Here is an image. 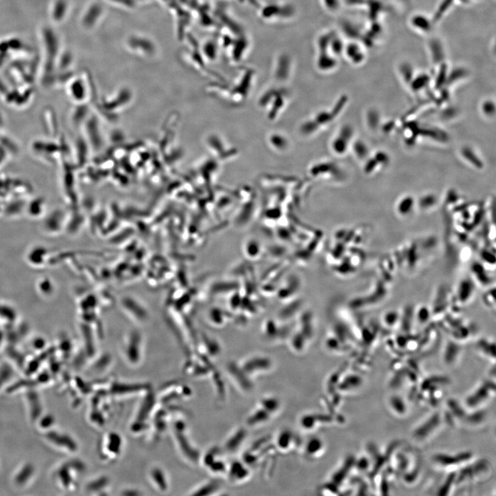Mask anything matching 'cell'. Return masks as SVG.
I'll return each instance as SVG.
<instances>
[{
    "mask_svg": "<svg viewBox=\"0 0 496 496\" xmlns=\"http://www.w3.org/2000/svg\"><path fill=\"white\" fill-rule=\"evenodd\" d=\"M174 444L178 453L188 464L194 465L200 462L201 455L192 443L183 419H176L172 423Z\"/></svg>",
    "mask_w": 496,
    "mask_h": 496,
    "instance_id": "cell-1",
    "label": "cell"
},
{
    "mask_svg": "<svg viewBox=\"0 0 496 496\" xmlns=\"http://www.w3.org/2000/svg\"><path fill=\"white\" fill-rule=\"evenodd\" d=\"M142 398L143 400L140 404L138 405L130 422V431L137 434H141L147 430L150 419L156 407V396H154L150 391Z\"/></svg>",
    "mask_w": 496,
    "mask_h": 496,
    "instance_id": "cell-2",
    "label": "cell"
},
{
    "mask_svg": "<svg viewBox=\"0 0 496 496\" xmlns=\"http://www.w3.org/2000/svg\"><path fill=\"white\" fill-rule=\"evenodd\" d=\"M123 438L118 433L108 432L104 435L99 444V455L105 462H113L122 455Z\"/></svg>",
    "mask_w": 496,
    "mask_h": 496,
    "instance_id": "cell-3",
    "label": "cell"
},
{
    "mask_svg": "<svg viewBox=\"0 0 496 496\" xmlns=\"http://www.w3.org/2000/svg\"><path fill=\"white\" fill-rule=\"evenodd\" d=\"M473 455L469 452L449 454H435L432 457L433 462L436 467L443 470L454 471L455 469H462L471 462Z\"/></svg>",
    "mask_w": 496,
    "mask_h": 496,
    "instance_id": "cell-4",
    "label": "cell"
},
{
    "mask_svg": "<svg viewBox=\"0 0 496 496\" xmlns=\"http://www.w3.org/2000/svg\"><path fill=\"white\" fill-rule=\"evenodd\" d=\"M494 395H495V383L494 382L492 384V381L484 382L466 398V408L472 411L481 410L480 408L490 401Z\"/></svg>",
    "mask_w": 496,
    "mask_h": 496,
    "instance_id": "cell-5",
    "label": "cell"
},
{
    "mask_svg": "<svg viewBox=\"0 0 496 496\" xmlns=\"http://www.w3.org/2000/svg\"><path fill=\"white\" fill-rule=\"evenodd\" d=\"M443 421L441 413H435L415 428L412 432V438L418 443H424L436 434L441 427Z\"/></svg>",
    "mask_w": 496,
    "mask_h": 496,
    "instance_id": "cell-6",
    "label": "cell"
},
{
    "mask_svg": "<svg viewBox=\"0 0 496 496\" xmlns=\"http://www.w3.org/2000/svg\"><path fill=\"white\" fill-rule=\"evenodd\" d=\"M206 469L214 475H226L228 466L223 460L222 454L217 448L210 449L206 452L204 457H201Z\"/></svg>",
    "mask_w": 496,
    "mask_h": 496,
    "instance_id": "cell-7",
    "label": "cell"
},
{
    "mask_svg": "<svg viewBox=\"0 0 496 496\" xmlns=\"http://www.w3.org/2000/svg\"><path fill=\"white\" fill-rule=\"evenodd\" d=\"M343 55L353 65H362L367 58L366 47L361 41L352 40L345 43Z\"/></svg>",
    "mask_w": 496,
    "mask_h": 496,
    "instance_id": "cell-8",
    "label": "cell"
},
{
    "mask_svg": "<svg viewBox=\"0 0 496 496\" xmlns=\"http://www.w3.org/2000/svg\"><path fill=\"white\" fill-rule=\"evenodd\" d=\"M148 480L150 486L158 492H166L169 490L170 483L167 473L160 466L154 465L148 472Z\"/></svg>",
    "mask_w": 496,
    "mask_h": 496,
    "instance_id": "cell-9",
    "label": "cell"
},
{
    "mask_svg": "<svg viewBox=\"0 0 496 496\" xmlns=\"http://www.w3.org/2000/svg\"><path fill=\"white\" fill-rule=\"evenodd\" d=\"M409 24L412 29L420 35L429 34L434 26L432 19L421 13L412 15L409 20Z\"/></svg>",
    "mask_w": 496,
    "mask_h": 496,
    "instance_id": "cell-10",
    "label": "cell"
},
{
    "mask_svg": "<svg viewBox=\"0 0 496 496\" xmlns=\"http://www.w3.org/2000/svg\"><path fill=\"white\" fill-rule=\"evenodd\" d=\"M249 469L244 465L243 462H235L231 465L228 467L226 475H228L229 479L233 483H244L245 480L249 478Z\"/></svg>",
    "mask_w": 496,
    "mask_h": 496,
    "instance_id": "cell-11",
    "label": "cell"
},
{
    "mask_svg": "<svg viewBox=\"0 0 496 496\" xmlns=\"http://www.w3.org/2000/svg\"><path fill=\"white\" fill-rule=\"evenodd\" d=\"M428 49L431 62L435 66H439L442 63L446 62L444 46L439 40L434 38L429 41L428 43Z\"/></svg>",
    "mask_w": 496,
    "mask_h": 496,
    "instance_id": "cell-12",
    "label": "cell"
},
{
    "mask_svg": "<svg viewBox=\"0 0 496 496\" xmlns=\"http://www.w3.org/2000/svg\"><path fill=\"white\" fill-rule=\"evenodd\" d=\"M352 128L348 125L344 126L340 130L339 135L333 142V148L338 154H343L346 151L349 141L352 136Z\"/></svg>",
    "mask_w": 496,
    "mask_h": 496,
    "instance_id": "cell-13",
    "label": "cell"
},
{
    "mask_svg": "<svg viewBox=\"0 0 496 496\" xmlns=\"http://www.w3.org/2000/svg\"><path fill=\"white\" fill-rule=\"evenodd\" d=\"M271 417V413H269L264 408L260 406V408L253 412L248 417V424L251 427L261 425V424L265 423L268 421Z\"/></svg>",
    "mask_w": 496,
    "mask_h": 496,
    "instance_id": "cell-14",
    "label": "cell"
},
{
    "mask_svg": "<svg viewBox=\"0 0 496 496\" xmlns=\"http://www.w3.org/2000/svg\"><path fill=\"white\" fill-rule=\"evenodd\" d=\"M324 451V444L319 438H314L308 441L305 445V453L308 458H317L321 456Z\"/></svg>",
    "mask_w": 496,
    "mask_h": 496,
    "instance_id": "cell-15",
    "label": "cell"
},
{
    "mask_svg": "<svg viewBox=\"0 0 496 496\" xmlns=\"http://www.w3.org/2000/svg\"><path fill=\"white\" fill-rule=\"evenodd\" d=\"M318 67L321 71H330L336 69L338 66V60L337 57L327 52H321L318 58Z\"/></svg>",
    "mask_w": 496,
    "mask_h": 496,
    "instance_id": "cell-16",
    "label": "cell"
},
{
    "mask_svg": "<svg viewBox=\"0 0 496 496\" xmlns=\"http://www.w3.org/2000/svg\"><path fill=\"white\" fill-rule=\"evenodd\" d=\"M111 485V480L106 476H101L92 481L88 486V490L99 495H106Z\"/></svg>",
    "mask_w": 496,
    "mask_h": 496,
    "instance_id": "cell-17",
    "label": "cell"
},
{
    "mask_svg": "<svg viewBox=\"0 0 496 496\" xmlns=\"http://www.w3.org/2000/svg\"><path fill=\"white\" fill-rule=\"evenodd\" d=\"M431 82L430 75L427 73H422L420 74L414 75L411 82H410V88L412 91L417 92L421 91L423 89L429 85Z\"/></svg>",
    "mask_w": 496,
    "mask_h": 496,
    "instance_id": "cell-18",
    "label": "cell"
},
{
    "mask_svg": "<svg viewBox=\"0 0 496 496\" xmlns=\"http://www.w3.org/2000/svg\"><path fill=\"white\" fill-rule=\"evenodd\" d=\"M438 71L436 72L435 88L441 89L447 83V76L449 73V66L446 62L442 63L438 66Z\"/></svg>",
    "mask_w": 496,
    "mask_h": 496,
    "instance_id": "cell-19",
    "label": "cell"
},
{
    "mask_svg": "<svg viewBox=\"0 0 496 496\" xmlns=\"http://www.w3.org/2000/svg\"><path fill=\"white\" fill-rule=\"evenodd\" d=\"M219 490V485L215 482H209L205 483L195 489L190 495L202 496V495H212L215 493L216 491Z\"/></svg>",
    "mask_w": 496,
    "mask_h": 496,
    "instance_id": "cell-20",
    "label": "cell"
},
{
    "mask_svg": "<svg viewBox=\"0 0 496 496\" xmlns=\"http://www.w3.org/2000/svg\"><path fill=\"white\" fill-rule=\"evenodd\" d=\"M389 404L391 410H392V411L395 413H397L396 414H405V413L408 411L405 402L400 396H392L389 399Z\"/></svg>",
    "mask_w": 496,
    "mask_h": 496,
    "instance_id": "cell-21",
    "label": "cell"
},
{
    "mask_svg": "<svg viewBox=\"0 0 496 496\" xmlns=\"http://www.w3.org/2000/svg\"><path fill=\"white\" fill-rule=\"evenodd\" d=\"M469 72L467 69L463 67H457L449 71L448 76H447V83H454L459 80H462L468 76Z\"/></svg>",
    "mask_w": 496,
    "mask_h": 496,
    "instance_id": "cell-22",
    "label": "cell"
},
{
    "mask_svg": "<svg viewBox=\"0 0 496 496\" xmlns=\"http://www.w3.org/2000/svg\"><path fill=\"white\" fill-rule=\"evenodd\" d=\"M462 155L468 162H470L471 164H473V165H475L478 168H482L483 167V162L480 161L478 157L477 156L476 154L473 152V150L471 148L464 147L462 148Z\"/></svg>",
    "mask_w": 496,
    "mask_h": 496,
    "instance_id": "cell-23",
    "label": "cell"
},
{
    "mask_svg": "<svg viewBox=\"0 0 496 496\" xmlns=\"http://www.w3.org/2000/svg\"><path fill=\"white\" fill-rule=\"evenodd\" d=\"M399 72L402 78L406 83L410 84L412 79L414 77V70L409 63H402L399 67Z\"/></svg>",
    "mask_w": 496,
    "mask_h": 496,
    "instance_id": "cell-24",
    "label": "cell"
},
{
    "mask_svg": "<svg viewBox=\"0 0 496 496\" xmlns=\"http://www.w3.org/2000/svg\"><path fill=\"white\" fill-rule=\"evenodd\" d=\"M354 151L359 158H366L368 155V148L366 144L361 141H356L354 144Z\"/></svg>",
    "mask_w": 496,
    "mask_h": 496,
    "instance_id": "cell-25",
    "label": "cell"
},
{
    "mask_svg": "<svg viewBox=\"0 0 496 496\" xmlns=\"http://www.w3.org/2000/svg\"><path fill=\"white\" fill-rule=\"evenodd\" d=\"M413 199L411 197H407L400 203L399 210L401 212H408L413 205Z\"/></svg>",
    "mask_w": 496,
    "mask_h": 496,
    "instance_id": "cell-26",
    "label": "cell"
},
{
    "mask_svg": "<svg viewBox=\"0 0 496 496\" xmlns=\"http://www.w3.org/2000/svg\"><path fill=\"white\" fill-rule=\"evenodd\" d=\"M368 121L370 127L372 128H375L378 126L379 123L378 113L375 111H370L368 115Z\"/></svg>",
    "mask_w": 496,
    "mask_h": 496,
    "instance_id": "cell-27",
    "label": "cell"
},
{
    "mask_svg": "<svg viewBox=\"0 0 496 496\" xmlns=\"http://www.w3.org/2000/svg\"><path fill=\"white\" fill-rule=\"evenodd\" d=\"M496 106L493 101H486L483 105V111L485 115L492 116L495 113Z\"/></svg>",
    "mask_w": 496,
    "mask_h": 496,
    "instance_id": "cell-28",
    "label": "cell"
},
{
    "mask_svg": "<svg viewBox=\"0 0 496 496\" xmlns=\"http://www.w3.org/2000/svg\"><path fill=\"white\" fill-rule=\"evenodd\" d=\"M374 159L378 162V164H382V165H385L387 164L389 162V157L387 153H385L383 151H379L378 153L375 154Z\"/></svg>",
    "mask_w": 496,
    "mask_h": 496,
    "instance_id": "cell-29",
    "label": "cell"
},
{
    "mask_svg": "<svg viewBox=\"0 0 496 496\" xmlns=\"http://www.w3.org/2000/svg\"><path fill=\"white\" fill-rule=\"evenodd\" d=\"M325 6L331 11H336L340 7L338 0H323Z\"/></svg>",
    "mask_w": 496,
    "mask_h": 496,
    "instance_id": "cell-30",
    "label": "cell"
},
{
    "mask_svg": "<svg viewBox=\"0 0 496 496\" xmlns=\"http://www.w3.org/2000/svg\"><path fill=\"white\" fill-rule=\"evenodd\" d=\"M378 165V162L375 160L374 157H373V158L370 159V160L367 162L366 166H365V171H366V173H372L376 168Z\"/></svg>",
    "mask_w": 496,
    "mask_h": 496,
    "instance_id": "cell-31",
    "label": "cell"
},
{
    "mask_svg": "<svg viewBox=\"0 0 496 496\" xmlns=\"http://www.w3.org/2000/svg\"><path fill=\"white\" fill-rule=\"evenodd\" d=\"M436 202L435 197L432 195H426L421 199V205L423 206H429Z\"/></svg>",
    "mask_w": 496,
    "mask_h": 496,
    "instance_id": "cell-32",
    "label": "cell"
},
{
    "mask_svg": "<svg viewBox=\"0 0 496 496\" xmlns=\"http://www.w3.org/2000/svg\"><path fill=\"white\" fill-rule=\"evenodd\" d=\"M479 0H453L454 6H469Z\"/></svg>",
    "mask_w": 496,
    "mask_h": 496,
    "instance_id": "cell-33",
    "label": "cell"
}]
</instances>
